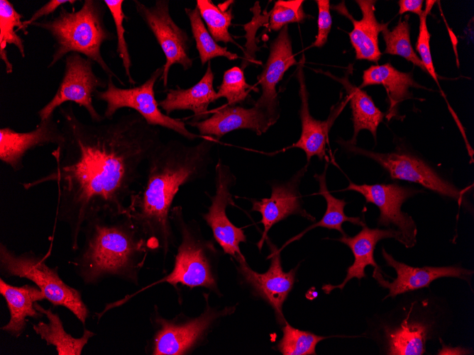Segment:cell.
<instances>
[{
    "mask_svg": "<svg viewBox=\"0 0 474 355\" xmlns=\"http://www.w3.org/2000/svg\"><path fill=\"white\" fill-rule=\"evenodd\" d=\"M58 113L65 140L51 153L54 168L21 185L27 191L56 184L55 220L67 226L70 247L76 252L87 220L126 213L141 166L162 141L159 128L136 112L90 124L79 119L71 103L59 107Z\"/></svg>",
    "mask_w": 474,
    "mask_h": 355,
    "instance_id": "obj_1",
    "label": "cell"
},
{
    "mask_svg": "<svg viewBox=\"0 0 474 355\" xmlns=\"http://www.w3.org/2000/svg\"><path fill=\"white\" fill-rule=\"evenodd\" d=\"M210 138L192 145L178 140L161 142L148 159L144 182L131 196L126 213L150 251L166 255L173 244L170 208L181 186L206 175L215 144Z\"/></svg>",
    "mask_w": 474,
    "mask_h": 355,
    "instance_id": "obj_2",
    "label": "cell"
},
{
    "mask_svg": "<svg viewBox=\"0 0 474 355\" xmlns=\"http://www.w3.org/2000/svg\"><path fill=\"white\" fill-rule=\"evenodd\" d=\"M82 234V244L69 264L84 285L95 286L109 277L138 283L150 250L126 213L95 215L85 222Z\"/></svg>",
    "mask_w": 474,
    "mask_h": 355,
    "instance_id": "obj_3",
    "label": "cell"
},
{
    "mask_svg": "<svg viewBox=\"0 0 474 355\" xmlns=\"http://www.w3.org/2000/svg\"><path fill=\"white\" fill-rule=\"evenodd\" d=\"M106 7L103 1L84 0L78 11L74 8L68 11L62 6L56 16L37 21L31 26L45 30L54 40V51L48 69L65 56L79 53L96 62L107 77H112L121 85H125L101 55L103 43L116 37L105 24Z\"/></svg>",
    "mask_w": 474,
    "mask_h": 355,
    "instance_id": "obj_4",
    "label": "cell"
},
{
    "mask_svg": "<svg viewBox=\"0 0 474 355\" xmlns=\"http://www.w3.org/2000/svg\"><path fill=\"white\" fill-rule=\"evenodd\" d=\"M48 254L33 251L17 253L5 244H0V274L5 278L18 277L31 281L53 306L69 310L85 325L90 312L80 291L66 283L58 274V268L46 264Z\"/></svg>",
    "mask_w": 474,
    "mask_h": 355,
    "instance_id": "obj_5",
    "label": "cell"
},
{
    "mask_svg": "<svg viewBox=\"0 0 474 355\" xmlns=\"http://www.w3.org/2000/svg\"><path fill=\"white\" fill-rule=\"evenodd\" d=\"M162 74V67H160L154 70L142 84L130 88L117 87L113 77H107L106 88L97 90L94 95L97 100L106 103L104 117L111 120L118 110L128 108L134 110L150 125L172 130L190 141L203 137L189 130L182 120L170 117L161 111L155 96L154 88Z\"/></svg>",
    "mask_w": 474,
    "mask_h": 355,
    "instance_id": "obj_6",
    "label": "cell"
},
{
    "mask_svg": "<svg viewBox=\"0 0 474 355\" xmlns=\"http://www.w3.org/2000/svg\"><path fill=\"white\" fill-rule=\"evenodd\" d=\"M93 62L79 53H70L65 58V69L57 90L53 98L38 111L40 121L55 114V110L66 102L83 107L94 123L105 118L94 106L92 98L99 88L106 89L107 80L98 77L93 70Z\"/></svg>",
    "mask_w": 474,
    "mask_h": 355,
    "instance_id": "obj_7",
    "label": "cell"
},
{
    "mask_svg": "<svg viewBox=\"0 0 474 355\" xmlns=\"http://www.w3.org/2000/svg\"><path fill=\"white\" fill-rule=\"evenodd\" d=\"M338 142L350 153L368 157L377 162L393 179L418 184L441 196L454 199L459 205L466 204L465 193L470 186L464 189L457 188L417 156L400 151L389 153L373 152L342 139H339Z\"/></svg>",
    "mask_w": 474,
    "mask_h": 355,
    "instance_id": "obj_8",
    "label": "cell"
},
{
    "mask_svg": "<svg viewBox=\"0 0 474 355\" xmlns=\"http://www.w3.org/2000/svg\"><path fill=\"white\" fill-rule=\"evenodd\" d=\"M133 3L136 12L153 34L165 55V62L162 66L160 79L163 86L167 88L172 65L180 64L184 71L192 67L193 60L189 55L191 40L188 33L172 18L169 1L156 0L150 6L137 0Z\"/></svg>",
    "mask_w": 474,
    "mask_h": 355,
    "instance_id": "obj_9",
    "label": "cell"
},
{
    "mask_svg": "<svg viewBox=\"0 0 474 355\" xmlns=\"http://www.w3.org/2000/svg\"><path fill=\"white\" fill-rule=\"evenodd\" d=\"M343 191H356L365 198L366 203L375 205L380 215L379 226L393 225L401 234V242L406 247H413L417 242V229L413 218L402 211L404 202L421 192L413 188L402 186L396 183L356 184L352 181Z\"/></svg>",
    "mask_w": 474,
    "mask_h": 355,
    "instance_id": "obj_10",
    "label": "cell"
},
{
    "mask_svg": "<svg viewBox=\"0 0 474 355\" xmlns=\"http://www.w3.org/2000/svg\"><path fill=\"white\" fill-rule=\"evenodd\" d=\"M214 181L215 193L211 197V203L207 213L202 217L224 252L236 260L243 257L239 244L246 242V236L243 230L234 225L226 215L227 206L234 205L231 189L236 183V177L220 159L215 167Z\"/></svg>",
    "mask_w": 474,
    "mask_h": 355,
    "instance_id": "obj_11",
    "label": "cell"
},
{
    "mask_svg": "<svg viewBox=\"0 0 474 355\" xmlns=\"http://www.w3.org/2000/svg\"><path fill=\"white\" fill-rule=\"evenodd\" d=\"M265 242L270 249V265L265 273H258L248 265L244 257L238 258V271L245 281L253 289L255 295L263 298L273 308L279 325L286 321L282 306L293 288L297 268L285 272L282 267L280 251L267 238Z\"/></svg>",
    "mask_w": 474,
    "mask_h": 355,
    "instance_id": "obj_12",
    "label": "cell"
},
{
    "mask_svg": "<svg viewBox=\"0 0 474 355\" xmlns=\"http://www.w3.org/2000/svg\"><path fill=\"white\" fill-rule=\"evenodd\" d=\"M233 308H226L221 312L207 308L199 317L180 325L168 321L156 313L153 320L157 329L153 338L151 354H184L216 318L231 312Z\"/></svg>",
    "mask_w": 474,
    "mask_h": 355,
    "instance_id": "obj_13",
    "label": "cell"
},
{
    "mask_svg": "<svg viewBox=\"0 0 474 355\" xmlns=\"http://www.w3.org/2000/svg\"><path fill=\"white\" fill-rule=\"evenodd\" d=\"M65 140L58 120L55 114L39 121L28 132H17L9 127L0 128V160L14 172L23 168V158L37 147L48 145L60 146Z\"/></svg>",
    "mask_w": 474,
    "mask_h": 355,
    "instance_id": "obj_14",
    "label": "cell"
},
{
    "mask_svg": "<svg viewBox=\"0 0 474 355\" xmlns=\"http://www.w3.org/2000/svg\"><path fill=\"white\" fill-rule=\"evenodd\" d=\"M307 166L305 165L296 172L289 181L272 184L270 198L251 200L253 203L251 210L261 214L262 219L260 222L264 227L262 237L257 243L259 250H261L270 229L288 216L299 215L311 221L315 220V218L303 208L299 191V186L306 173Z\"/></svg>",
    "mask_w": 474,
    "mask_h": 355,
    "instance_id": "obj_15",
    "label": "cell"
},
{
    "mask_svg": "<svg viewBox=\"0 0 474 355\" xmlns=\"http://www.w3.org/2000/svg\"><path fill=\"white\" fill-rule=\"evenodd\" d=\"M297 64L292 52L288 26H285L270 43L269 56L262 72L257 77L262 93L254 103V106L265 110L276 121L279 117L277 85L285 72Z\"/></svg>",
    "mask_w": 474,
    "mask_h": 355,
    "instance_id": "obj_16",
    "label": "cell"
},
{
    "mask_svg": "<svg viewBox=\"0 0 474 355\" xmlns=\"http://www.w3.org/2000/svg\"><path fill=\"white\" fill-rule=\"evenodd\" d=\"M382 254L386 264L392 267L397 274V277L389 282L383 278L380 269H375L373 271V276L380 286L389 289V293L385 298H394L406 292L429 287L432 281L439 278L456 277L468 280L473 274V270L454 266H411L395 260L383 247Z\"/></svg>",
    "mask_w": 474,
    "mask_h": 355,
    "instance_id": "obj_17",
    "label": "cell"
},
{
    "mask_svg": "<svg viewBox=\"0 0 474 355\" xmlns=\"http://www.w3.org/2000/svg\"><path fill=\"white\" fill-rule=\"evenodd\" d=\"M276 122L263 109L253 105L246 108L241 106H224L213 112L206 119L190 121L187 124L197 128L202 137L220 139L236 130L248 129L261 135Z\"/></svg>",
    "mask_w": 474,
    "mask_h": 355,
    "instance_id": "obj_18",
    "label": "cell"
},
{
    "mask_svg": "<svg viewBox=\"0 0 474 355\" xmlns=\"http://www.w3.org/2000/svg\"><path fill=\"white\" fill-rule=\"evenodd\" d=\"M304 63V55H302L297 67V78L299 86V96L301 101L299 113L302 132L299 140L291 147L299 148L304 152L308 165L314 156H316L321 161L326 157V145L329 131L344 104H339L337 108L332 110L326 120H319L312 116L309 108V94L303 70Z\"/></svg>",
    "mask_w": 474,
    "mask_h": 355,
    "instance_id": "obj_19",
    "label": "cell"
},
{
    "mask_svg": "<svg viewBox=\"0 0 474 355\" xmlns=\"http://www.w3.org/2000/svg\"><path fill=\"white\" fill-rule=\"evenodd\" d=\"M386 238H395L400 242L401 234L397 230L370 228L365 225L355 236L350 237L346 234L336 239V240L343 243L351 249L354 261L348 267L346 276L343 282L336 286L324 285L321 288L324 293L329 294L335 288L343 290L346 284L353 278L358 280L365 278L366 276L365 269L368 265L375 269H380L374 259V251L377 243Z\"/></svg>",
    "mask_w": 474,
    "mask_h": 355,
    "instance_id": "obj_20",
    "label": "cell"
},
{
    "mask_svg": "<svg viewBox=\"0 0 474 355\" xmlns=\"http://www.w3.org/2000/svg\"><path fill=\"white\" fill-rule=\"evenodd\" d=\"M214 74L209 62L206 70L201 79L192 86L182 89H168L165 97L158 101V106L170 115L175 111L188 110L193 113L192 121H201L209 117V106L216 101V91L214 88Z\"/></svg>",
    "mask_w": 474,
    "mask_h": 355,
    "instance_id": "obj_21",
    "label": "cell"
},
{
    "mask_svg": "<svg viewBox=\"0 0 474 355\" xmlns=\"http://www.w3.org/2000/svg\"><path fill=\"white\" fill-rule=\"evenodd\" d=\"M355 2L362 13V18L358 21L349 13L345 6L338 4L332 6V9L349 18L353 25V28L349 33V38L355 50L356 58L377 63L382 55L379 48V33L388 26V23H381L377 21L375 15L376 1L356 0Z\"/></svg>",
    "mask_w": 474,
    "mask_h": 355,
    "instance_id": "obj_22",
    "label": "cell"
},
{
    "mask_svg": "<svg viewBox=\"0 0 474 355\" xmlns=\"http://www.w3.org/2000/svg\"><path fill=\"white\" fill-rule=\"evenodd\" d=\"M0 294L6 303L9 312V320L1 327V330L10 336L18 338L26 328L28 317L39 320L43 317L34 305L45 298L35 285L13 286L1 278Z\"/></svg>",
    "mask_w": 474,
    "mask_h": 355,
    "instance_id": "obj_23",
    "label": "cell"
},
{
    "mask_svg": "<svg viewBox=\"0 0 474 355\" xmlns=\"http://www.w3.org/2000/svg\"><path fill=\"white\" fill-rule=\"evenodd\" d=\"M381 84L387 90L390 108L387 118L390 120L397 115L399 103L412 96L409 89L421 88L413 79L411 73L402 72L390 63L372 65L363 71L362 84L359 88Z\"/></svg>",
    "mask_w": 474,
    "mask_h": 355,
    "instance_id": "obj_24",
    "label": "cell"
},
{
    "mask_svg": "<svg viewBox=\"0 0 474 355\" xmlns=\"http://www.w3.org/2000/svg\"><path fill=\"white\" fill-rule=\"evenodd\" d=\"M352 64H350L343 77L338 78L329 72H324L341 83L347 93L352 111L353 135L350 140L356 145L357 136L362 130H368L376 140L377 127L382 121L385 113L382 112L375 104L372 98L363 90L351 83L349 75L352 73Z\"/></svg>",
    "mask_w": 474,
    "mask_h": 355,
    "instance_id": "obj_25",
    "label": "cell"
},
{
    "mask_svg": "<svg viewBox=\"0 0 474 355\" xmlns=\"http://www.w3.org/2000/svg\"><path fill=\"white\" fill-rule=\"evenodd\" d=\"M34 305L37 310L46 317L48 322L40 321L33 324V329L48 346L55 347L58 355H81L89 340L96 335L94 332L84 328L80 337H74L65 331L57 312L50 308H43L38 302Z\"/></svg>",
    "mask_w": 474,
    "mask_h": 355,
    "instance_id": "obj_26",
    "label": "cell"
},
{
    "mask_svg": "<svg viewBox=\"0 0 474 355\" xmlns=\"http://www.w3.org/2000/svg\"><path fill=\"white\" fill-rule=\"evenodd\" d=\"M327 167L328 164L326 163L324 167V170L321 174H315L314 175V177L318 181L319 185V193L325 198L326 202V209L324 215L322 216V218L319 221L316 222V223H313L304 229L302 232L296 236L287 240L279 249L280 251H281L290 243L296 240H299L308 231L316 227H321L329 230H336L341 232L342 235H344L346 233L343 231L342 225L345 222H350L353 225L359 226H364L365 225L359 217L347 216L344 213V208L347 203L344 199H339L333 196L329 191L326 180Z\"/></svg>",
    "mask_w": 474,
    "mask_h": 355,
    "instance_id": "obj_27",
    "label": "cell"
},
{
    "mask_svg": "<svg viewBox=\"0 0 474 355\" xmlns=\"http://www.w3.org/2000/svg\"><path fill=\"white\" fill-rule=\"evenodd\" d=\"M23 18V15L15 9L9 1H0V58L4 64L6 74L13 72V64L6 50L8 45H15L21 57H26L24 41L17 34L18 31H22L24 35L28 33L24 28Z\"/></svg>",
    "mask_w": 474,
    "mask_h": 355,
    "instance_id": "obj_28",
    "label": "cell"
},
{
    "mask_svg": "<svg viewBox=\"0 0 474 355\" xmlns=\"http://www.w3.org/2000/svg\"><path fill=\"white\" fill-rule=\"evenodd\" d=\"M387 354L421 355L425 352L427 327L420 322L404 321L395 329L385 328Z\"/></svg>",
    "mask_w": 474,
    "mask_h": 355,
    "instance_id": "obj_29",
    "label": "cell"
},
{
    "mask_svg": "<svg viewBox=\"0 0 474 355\" xmlns=\"http://www.w3.org/2000/svg\"><path fill=\"white\" fill-rule=\"evenodd\" d=\"M184 11L190 23L202 65L218 57H224L228 60H235L239 57L238 55L220 46L215 41L208 31L197 6L194 9L185 8Z\"/></svg>",
    "mask_w": 474,
    "mask_h": 355,
    "instance_id": "obj_30",
    "label": "cell"
},
{
    "mask_svg": "<svg viewBox=\"0 0 474 355\" xmlns=\"http://www.w3.org/2000/svg\"><path fill=\"white\" fill-rule=\"evenodd\" d=\"M196 6L215 41L236 44L228 31L233 20V8L223 10L211 0H197Z\"/></svg>",
    "mask_w": 474,
    "mask_h": 355,
    "instance_id": "obj_31",
    "label": "cell"
},
{
    "mask_svg": "<svg viewBox=\"0 0 474 355\" xmlns=\"http://www.w3.org/2000/svg\"><path fill=\"white\" fill-rule=\"evenodd\" d=\"M381 33L385 43L384 53L401 56L426 72L423 63L411 44L408 16L404 20L400 18L396 26L391 30L387 26Z\"/></svg>",
    "mask_w": 474,
    "mask_h": 355,
    "instance_id": "obj_32",
    "label": "cell"
},
{
    "mask_svg": "<svg viewBox=\"0 0 474 355\" xmlns=\"http://www.w3.org/2000/svg\"><path fill=\"white\" fill-rule=\"evenodd\" d=\"M283 325L282 337L276 345L283 355H315L318 343L329 337L296 329L287 321Z\"/></svg>",
    "mask_w": 474,
    "mask_h": 355,
    "instance_id": "obj_33",
    "label": "cell"
},
{
    "mask_svg": "<svg viewBox=\"0 0 474 355\" xmlns=\"http://www.w3.org/2000/svg\"><path fill=\"white\" fill-rule=\"evenodd\" d=\"M251 90L258 91L256 87L246 82L243 70L235 66L224 72L216 98H225L227 105L235 106L245 101Z\"/></svg>",
    "mask_w": 474,
    "mask_h": 355,
    "instance_id": "obj_34",
    "label": "cell"
},
{
    "mask_svg": "<svg viewBox=\"0 0 474 355\" xmlns=\"http://www.w3.org/2000/svg\"><path fill=\"white\" fill-rule=\"evenodd\" d=\"M250 11L253 13V17L249 22L243 25V28L246 31L244 38L246 40L241 65V68L243 70L250 64L259 63L256 60V52L260 51V48L258 45L256 33L260 27L268 26L269 23L270 13L265 9L261 13L259 1H255L253 6L250 9Z\"/></svg>",
    "mask_w": 474,
    "mask_h": 355,
    "instance_id": "obj_35",
    "label": "cell"
},
{
    "mask_svg": "<svg viewBox=\"0 0 474 355\" xmlns=\"http://www.w3.org/2000/svg\"><path fill=\"white\" fill-rule=\"evenodd\" d=\"M103 1L109 9L115 24L117 37L116 52L122 61L123 67L128 82L131 85H135L136 82L131 74V58L124 35L126 30L123 21L125 20L128 21V18L123 10L124 1L123 0H104Z\"/></svg>",
    "mask_w": 474,
    "mask_h": 355,
    "instance_id": "obj_36",
    "label": "cell"
},
{
    "mask_svg": "<svg viewBox=\"0 0 474 355\" xmlns=\"http://www.w3.org/2000/svg\"><path fill=\"white\" fill-rule=\"evenodd\" d=\"M303 0H278L271 9L268 28L279 31L291 23H302L307 17L303 9Z\"/></svg>",
    "mask_w": 474,
    "mask_h": 355,
    "instance_id": "obj_37",
    "label": "cell"
},
{
    "mask_svg": "<svg viewBox=\"0 0 474 355\" xmlns=\"http://www.w3.org/2000/svg\"><path fill=\"white\" fill-rule=\"evenodd\" d=\"M436 1H426L425 9L419 15V35L416 43V50L420 56V60L424 66L426 72L434 79L439 88L441 86L438 80V75L436 72L430 49L431 34L428 30L426 24V17L430 13L431 10Z\"/></svg>",
    "mask_w": 474,
    "mask_h": 355,
    "instance_id": "obj_38",
    "label": "cell"
},
{
    "mask_svg": "<svg viewBox=\"0 0 474 355\" xmlns=\"http://www.w3.org/2000/svg\"><path fill=\"white\" fill-rule=\"evenodd\" d=\"M315 2L319 11L317 21L318 32L312 46L321 47L327 42L332 25V18L330 13V1L316 0Z\"/></svg>",
    "mask_w": 474,
    "mask_h": 355,
    "instance_id": "obj_39",
    "label": "cell"
},
{
    "mask_svg": "<svg viewBox=\"0 0 474 355\" xmlns=\"http://www.w3.org/2000/svg\"><path fill=\"white\" fill-rule=\"evenodd\" d=\"M75 0H50L46 2L41 7L38 9L34 11L31 17L23 21L25 29L27 30L28 28L30 26H32L34 23L39 21L42 18H45L50 14L54 13L58 8H60L64 4H73L76 2ZM28 31V30H27Z\"/></svg>",
    "mask_w": 474,
    "mask_h": 355,
    "instance_id": "obj_40",
    "label": "cell"
},
{
    "mask_svg": "<svg viewBox=\"0 0 474 355\" xmlns=\"http://www.w3.org/2000/svg\"><path fill=\"white\" fill-rule=\"evenodd\" d=\"M423 2L422 0H399L398 2L399 14L402 15L406 12H412L419 16L423 11Z\"/></svg>",
    "mask_w": 474,
    "mask_h": 355,
    "instance_id": "obj_41",
    "label": "cell"
}]
</instances>
